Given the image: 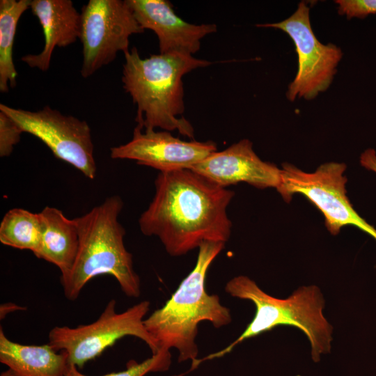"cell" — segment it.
Here are the masks:
<instances>
[{
    "mask_svg": "<svg viewBox=\"0 0 376 376\" xmlns=\"http://www.w3.org/2000/svg\"><path fill=\"white\" fill-rule=\"evenodd\" d=\"M155 186L139 228L143 235L157 237L170 256L185 255L205 242L228 240L227 207L233 191L187 169L159 172Z\"/></svg>",
    "mask_w": 376,
    "mask_h": 376,
    "instance_id": "1",
    "label": "cell"
},
{
    "mask_svg": "<svg viewBox=\"0 0 376 376\" xmlns=\"http://www.w3.org/2000/svg\"><path fill=\"white\" fill-rule=\"evenodd\" d=\"M122 82L136 105V127L143 130H178L194 139L191 123L180 117L185 111L182 77L210 64L182 53L152 54L141 58L136 47L124 52Z\"/></svg>",
    "mask_w": 376,
    "mask_h": 376,
    "instance_id": "2",
    "label": "cell"
},
{
    "mask_svg": "<svg viewBox=\"0 0 376 376\" xmlns=\"http://www.w3.org/2000/svg\"><path fill=\"white\" fill-rule=\"evenodd\" d=\"M224 242H205L198 249L194 269L181 281L178 289L161 308L144 319V325L153 338L158 352L178 350V362L196 363L198 349L196 343L198 326L208 321L215 328L230 323V310L223 306L218 295L205 290L207 270L224 249Z\"/></svg>",
    "mask_w": 376,
    "mask_h": 376,
    "instance_id": "3",
    "label": "cell"
},
{
    "mask_svg": "<svg viewBox=\"0 0 376 376\" xmlns=\"http://www.w3.org/2000/svg\"><path fill=\"white\" fill-rule=\"evenodd\" d=\"M117 195L107 198L75 221L79 234V248L72 269L61 276L65 297L75 301L84 287L93 278L112 276L124 294L138 297L141 282L134 271L132 255L125 248V230L118 221L123 209Z\"/></svg>",
    "mask_w": 376,
    "mask_h": 376,
    "instance_id": "4",
    "label": "cell"
},
{
    "mask_svg": "<svg viewBox=\"0 0 376 376\" xmlns=\"http://www.w3.org/2000/svg\"><path fill=\"white\" fill-rule=\"evenodd\" d=\"M225 291L233 297L252 301L256 313L242 334L226 347L198 359L219 358L229 353L244 340L255 337L277 326L289 325L301 330L307 336L314 362L331 350L333 327L324 318L323 295L316 285L302 286L286 299L270 296L248 276L240 275L228 281Z\"/></svg>",
    "mask_w": 376,
    "mask_h": 376,
    "instance_id": "5",
    "label": "cell"
},
{
    "mask_svg": "<svg viewBox=\"0 0 376 376\" xmlns=\"http://www.w3.org/2000/svg\"><path fill=\"white\" fill-rule=\"evenodd\" d=\"M150 302L142 301L117 313L116 301L111 299L94 322L76 327H54L49 332L48 343L57 352H65L68 363L79 369L120 338L132 336L144 341L152 354L158 353L156 342L144 325Z\"/></svg>",
    "mask_w": 376,
    "mask_h": 376,
    "instance_id": "6",
    "label": "cell"
},
{
    "mask_svg": "<svg viewBox=\"0 0 376 376\" xmlns=\"http://www.w3.org/2000/svg\"><path fill=\"white\" fill-rule=\"evenodd\" d=\"M346 168L344 163L327 162L308 173L284 163L281 168V183L276 189L286 203L295 194L304 196L322 213L331 235H337L343 226L351 225L376 240V228L356 212L347 196Z\"/></svg>",
    "mask_w": 376,
    "mask_h": 376,
    "instance_id": "7",
    "label": "cell"
},
{
    "mask_svg": "<svg viewBox=\"0 0 376 376\" xmlns=\"http://www.w3.org/2000/svg\"><path fill=\"white\" fill-rule=\"evenodd\" d=\"M257 26L284 31L295 46L298 66L295 79L288 87V100L293 102L298 97L311 100L327 91L336 74L343 52L336 45H324L317 38L306 2H299L295 13L283 21Z\"/></svg>",
    "mask_w": 376,
    "mask_h": 376,
    "instance_id": "8",
    "label": "cell"
},
{
    "mask_svg": "<svg viewBox=\"0 0 376 376\" xmlns=\"http://www.w3.org/2000/svg\"><path fill=\"white\" fill-rule=\"evenodd\" d=\"M0 111L22 129L39 139L58 159L72 165L86 178L95 177L97 166L91 130L86 120L45 106L36 111L0 104Z\"/></svg>",
    "mask_w": 376,
    "mask_h": 376,
    "instance_id": "9",
    "label": "cell"
},
{
    "mask_svg": "<svg viewBox=\"0 0 376 376\" xmlns=\"http://www.w3.org/2000/svg\"><path fill=\"white\" fill-rule=\"evenodd\" d=\"M143 31L127 0H90L81 13V76L88 78L109 64L118 52L129 49L132 35Z\"/></svg>",
    "mask_w": 376,
    "mask_h": 376,
    "instance_id": "10",
    "label": "cell"
},
{
    "mask_svg": "<svg viewBox=\"0 0 376 376\" xmlns=\"http://www.w3.org/2000/svg\"><path fill=\"white\" fill-rule=\"evenodd\" d=\"M217 150V144L212 141H185L169 131L143 130L136 126L132 139L111 148L110 156L113 159L134 160L138 164L167 172L189 169Z\"/></svg>",
    "mask_w": 376,
    "mask_h": 376,
    "instance_id": "11",
    "label": "cell"
},
{
    "mask_svg": "<svg viewBox=\"0 0 376 376\" xmlns=\"http://www.w3.org/2000/svg\"><path fill=\"white\" fill-rule=\"evenodd\" d=\"M189 169L226 188L246 182L258 189H276L281 180V169L262 160L246 139L211 153Z\"/></svg>",
    "mask_w": 376,
    "mask_h": 376,
    "instance_id": "12",
    "label": "cell"
},
{
    "mask_svg": "<svg viewBox=\"0 0 376 376\" xmlns=\"http://www.w3.org/2000/svg\"><path fill=\"white\" fill-rule=\"evenodd\" d=\"M133 14L145 30L150 29L159 41V54L182 53L193 55L205 36L216 32L214 24H193L174 12L166 0H127Z\"/></svg>",
    "mask_w": 376,
    "mask_h": 376,
    "instance_id": "13",
    "label": "cell"
},
{
    "mask_svg": "<svg viewBox=\"0 0 376 376\" xmlns=\"http://www.w3.org/2000/svg\"><path fill=\"white\" fill-rule=\"evenodd\" d=\"M32 13L38 18L45 44L38 54H27L21 60L29 67L48 70L54 49L66 47L80 37L81 13L71 0H31Z\"/></svg>",
    "mask_w": 376,
    "mask_h": 376,
    "instance_id": "14",
    "label": "cell"
},
{
    "mask_svg": "<svg viewBox=\"0 0 376 376\" xmlns=\"http://www.w3.org/2000/svg\"><path fill=\"white\" fill-rule=\"evenodd\" d=\"M0 362L13 376H65L69 366L65 352L47 343L24 345L14 342L0 328Z\"/></svg>",
    "mask_w": 376,
    "mask_h": 376,
    "instance_id": "15",
    "label": "cell"
},
{
    "mask_svg": "<svg viewBox=\"0 0 376 376\" xmlns=\"http://www.w3.org/2000/svg\"><path fill=\"white\" fill-rule=\"evenodd\" d=\"M42 220V233L38 251L39 259L56 266L61 275L72 267L79 248V234L75 219H69L63 212L46 206L40 212Z\"/></svg>",
    "mask_w": 376,
    "mask_h": 376,
    "instance_id": "16",
    "label": "cell"
},
{
    "mask_svg": "<svg viewBox=\"0 0 376 376\" xmlns=\"http://www.w3.org/2000/svg\"><path fill=\"white\" fill-rule=\"evenodd\" d=\"M31 0L0 1V91L16 86L17 75L13 53L17 23L30 7Z\"/></svg>",
    "mask_w": 376,
    "mask_h": 376,
    "instance_id": "17",
    "label": "cell"
},
{
    "mask_svg": "<svg viewBox=\"0 0 376 376\" xmlns=\"http://www.w3.org/2000/svg\"><path fill=\"white\" fill-rule=\"evenodd\" d=\"M42 220L39 213L22 208L9 210L0 224V242L6 246L29 250L34 254L38 249Z\"/></svg>",
    "mask_w": 376,
    "mask_h": 376,
    "instance_id": "18",
    "label": "cell"
},
{
    "mask_svg": "<svg viewBox=\"0 0 376 376\" xmlns=\"http://www.w3.org/2000/svg\"><path fill=\"white\" fill-rule=\"evenodd\" d=\"M171 363L170 351H161L138 363L134 360L128 361L126 369L119 372H113L102 376H145L149 373L164 372L167 370ZM65 376H88L83 374L79 368L69 364Z\"/></svg>",
    "mask_w": 376,
    "mask_h": 376,
    "instance_id": "19",
    "label": "cell"
},
{
    "mask_svg": "<svg viewBox=\"0 0 376 376\" xmlns=\"http://www.w3.org/2000/svg\"><path fill=\"white\" fill-rule=\"evenodd\" d=\"M22 133L20 127L10 117L0 111V157L11 155Z\"/></svg>",
    "mask_w": 376,
    "mask_h": 376,
    "instance_id": "20",
    "label": "cell"
},
{
    "mask_svg": "<svg viewBox=\"0 0 376 376\" xmlns=\"http://www.w3.org/2000/svg\"><path fill=\"white\" fill-rule=\"evenodd\" d=\"M338 14L350 19L376 14V0H336Z\"/></svg>",
    "mask_w": 376,
    "mask_h": 376,
    "instance_id": "21",
    "label": "cell"
},
{
    "mask_svg": "<svg viewBox=\"0 0 376 376\" xmlns=\"http://www.w3.org/2000/svg\"><path fill=\"white\" fill-rule=\"evenodd\" d=\"M361 165L376 173V151L373 148L365 150L360 155Z\"/></svg>",
    "mask_w": 376,
    "mask_h": 376,
    "instance_id": "22",
    "label": "cell"
},
{
    "mask_svg": "<svg viewBox=\"0 0 376 376\" xmlns=\"http://www.w3.org/2000/svg\"><path fill=\"white\" fill-rule=\"evenodd\" d=\"M26 308L22 306L17 305L13 303H6L0 306V317L1 319L4 318L8 313L17 311H24Z\"/></svg>",
    "mask_w": 376,
    "mask_h": 376,
    "instance_id": "23",
    "label": "cell"
},
{
    "mask_svg": "<svg viewBox=\"0 0 376 376\" xmlns=\"http://www.w3.org/2000/svg\"><path fill=\"white\" fill-rule=\"evenodd\" d=\"M0 376H13L10 371L7 369L6 370H4L1 373Z\"/></svg>",
    "mask_w": 376,
    "mask_h": 376,
    "instance_id": "24",
    "label": "cell"
},
{
    "mask_svg": "<svg viewBox=\"0 0 376 376\" xmlns=\"http://www.w3.org/2000/svg\"><path fill=\"white\" fill-rule=\"evenodd\" d=\"M184 375H185V373H180V374L175 375H173V376H184Z\"/></svg>",
    "mask_w": 376,
    "mask_h": 376,
    "instance_id": "25",
    "label": "cell"
}]
</instances>
